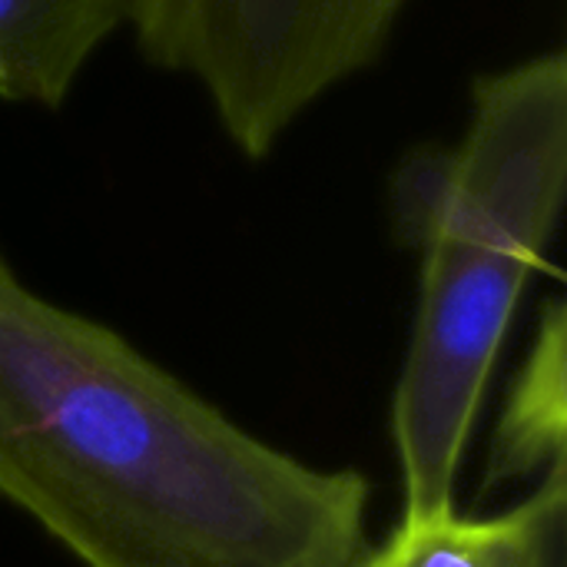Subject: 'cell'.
<instances>
[{"instance_id": "obj_1", "label": "cell", "mask_w": 567, "mask_h": 567, "mask_svg": "<svg viewBox=\"0 0 567 567\" xmlns=\"http://www.w3.org/2000/svg\"><path fill=\"white\" fill-rule=\"evenodd\" d=\"M0 498L83 567H359L369 482L312 468L0 256Z\"/></svg>"}, {"instance_id": "obj_2", "label": "cell", "mask_w": 567, "mask_h": 567, "mask_svg": "<svg viewBox=\"0 0 567 567\" xmlns=\"http://www.w3.org/2000/svg\"><path fill=\"white\" fill-rule=\"evenodd\" d=\"M565 193L561 50L478 76L462 140L415 150L392 173V223L422 252L415 332L392 405L405 525L455 512L485 382Z\"/></svg>"}, {"instance_id": "obj_3", "label": "cell", "mask_w": 567, "mask_h": 567, "mask_svg": "<svg viewBox=\"0 0 567 567\" xmlns=\"http://www.w3.org/2000/svg\"><path fill=\"white\" fill-rule=\"evenodd\" d=\"M150 63L199 86L223 133L266 156L379 60L409 0H126Z\"/></svg>"}, {"instance_id": "obj_4", "label": "cell", "mask_w": 567, "mask_h": 567, "mask_svg": "<svg viewBox=\"0 0 567 567\" xmlns=\"http://www.w3.org/2000/svg\"><path fill=\"white\" fill-rule=\"evenodd\" d=\"M565 465L542 478V488L518 508L495 518L442 515L399 525L382 551L359 567H565Z\"/></svg>"}, {"instance_id": "obj_5", "label": "cell", "mask_w": 567, "mask_h": 567, "mask_svg": "<svg viewBox=\"0 0 567 567\" xmlns=\"http://www.w3.org/2000/svg\"><path fill=\"white\" fill-rule=\"evenodd\" d=\"M126 23V0H0V100L60 106Z\"/></svg>"}, {"instance_id": "obj_6", "label": "cell", "mask_w": 567, "mask_h": 567, "mask_svg": "<svg viewBox=\"0 0 567 567\" xmlns=\"http://www.w3.org/2000/svg\"><path fill=\"white\" fill-rule=\"evenodd\" d=\"M565 302L551 299L535 349L495 429L485 492L502 482L542 478L565 465Z\"/></svg>"}]
</instances>
